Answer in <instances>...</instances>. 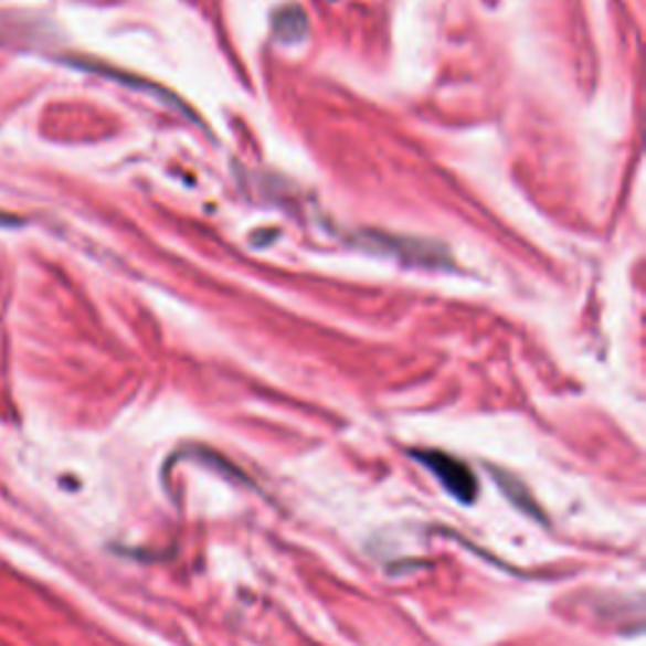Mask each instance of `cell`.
Listing matches in <instances>:
<instances>
[{
  "label": "cell",
  "instance_id": "6da1fadb",
  "mask_svg": "<svg viewBox=\"0 0 646 646\" xmlns=\"http://www.w3.org/2000/svg\"><path fill=\"white\" fill-rule=\"evenodd\" d=\"M412 457H417L422 467L437 477L442 488H445L457 502H470L477 500V493H480V483H477L475 470L463 459H457L447 453H437V449H417L412 453Z\"/></svg>",
  "mask_w": 646,
  "mask_h": 646
}]
</instances>
